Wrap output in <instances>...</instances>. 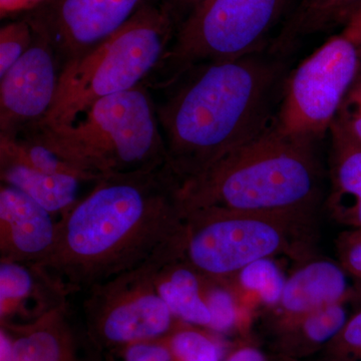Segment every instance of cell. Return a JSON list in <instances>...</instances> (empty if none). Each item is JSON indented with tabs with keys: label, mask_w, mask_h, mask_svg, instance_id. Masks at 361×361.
<instances>
[{
	"label": "cell",
	"mask_w": 361,
	"mask_h": 361,
	"mask_svg": "<svg viewBox=\"0 0 361 361\" xmlns=\"http://www.w3.org/2000/svg\"><path fill=\"white\" fill-rule=\"evenodd\" d=\"M179 189L167 165L97 180L61 215L51 254L30 266L66 299L182 245L185 216Z\"/></svg>",
	"instance_id": "6da1fadb"
},
{
	"label": "cell",
	"mask_w": 361,
	"mask_h": 361,
	"mask_svg": "<svg viewBox=\"0 0 361 361\" xmlns=\"http://www.w3.org/2000/svg\"><path fill=\"white\" fill-rule=\"evenodd\" d=\"M285 59L266 49L202 63L161 90L157 116L180 185L272 127L288 78Z\"/></svg>",
	"instance_id": "7a4b0ae2"
},
{
	"label": "cell",
	"mask_w": 361,
	"mask_h": 361,
	"mask_svg": "<svg viewBox=\"0 0 361 361\" xmlns=\"http://www.w3.org/2000/svg\"><path fill=\"white\" fill-rule=\"evenodd\" d=\"M315 142L274 127L180 185L183 212H230L314 217L322 195Z\"/></svg>",
	"instance_id": "3957f363"
},
{
	"label": "cell",
	"mask_w": 361,
	"mask_h": 361,
	"mask_svg": "<svg viewBox=\"0 0 361 361\" xmlns=\"http://www.w3.org/2000/svg\"><path fill=\"white\" fill-rule=\"evenodd\" d=\"M151 92L141 85L94 102L71 125L40 123L18 134L42 142L92 183L156 170L167 165V153Z\"/></svg>",
	"instance_id": "277c9868"
},
{
	"label": "cell",
	"mask_w": 361,
	"mask_h": 361,
	"mask_svg": "<svg viewBox=\"0 0 361 361\" xmlns=\"http://www.w3.org/2000/svg\"><path fill=\"white\" fill-rule=\"evenodd\" d=\"M176 32L161 4L142 9L109 39L63 66L56 99L42 123L71 125L94 102L144 85Z\"/></svg>",
	"instance_id": "5b68a950"
},
{
	"label": "cell",
	"mask_w": 361,
	"mask_h": 361,
	"mask_svg": "<svg viewBox=\"0 0 361 361\" xmlns=\"http://www.w3.org/2000/svg\"><path fill=\"white\" fill-rule=\"evenodd\" d=\"M183 259L201 277L234 278L264 258L303 257L312 242L313 218L201 209L184 213Z\"/></svg>",
	"instance_id": "8992f818"
},
{
	"label": "cell",
	"mask_w": 361,
	"mask_h": 361,
	"mask_svg": "<svg viewBox=\"0 0 361 361\" xmlns=\"http://www.w3.org/2000/svg\"><path fill=\"white\" fill-rule=\"evenodd\" d=\"M291 1L207 0L178 27L160 65L144 85L164 90L195 66L266 51L271 32L284 21Z\"/></svg>",
	"instance_id": "52a82bcc"
},
{
	"label": "cell",
	"mask_w": 361,
	"mask_h": 361,
	"mask_svg": "<svg viewBox=\"0 0 361 361\" xmlns=\"http://www.w3.org/2000/svg\"><path fill=\"white\" fill-rule=\"evenodd\" d=\"M361 71V44L348 32L330 37L287 78L273 127L317 142L329 132Z\"/></svg>",
	"instance_id": "ba28073f"
},
{
	"label": "cell",
	"mask_w": 361,
	"mask_h": 361,
	"mask_svg": "<svg viewBox=\"0 0 361 361\" xmlns=\"http://www.w3.org/2000/svg\"><path fill=\"white\" fill-rule=\"evenodd\" d=\"M182 255V246L172 247L85 292L82 307L97 336L108 343L126 344L169 331L175 316L159 295L156 276L161 266Z\"/></svg>",
	"instance_id": "9c48e42d"
},
{
	"label": "cell",
	"mask_w": 361,
	"mask_h": 361,
	"mask_svg": "<svg viewBox=\"0 0 361 361\" xmlns=\"http://www.w3.org/2000/svg\"><path fill=\"white\" fill-rule=\"evenodd\" d=\"M161 0H45L23 16L56 52L61 68Z\"/></svg>",
	"instance_id": "30bf717a"
},
{
	"label": "cell",
	"mask_w": 361,
	"mask_h": 361,
	"mask_svg": "<svg viewBox=\"0 0 361 361\" xmlns=\"http://www.w3.org/2000/svg\"><path fill=\"white\" fill-rule=\"evenodd\" d=\"M27 51L0 80V135L44 122L58 94L61 66L49 40L35 32Z\"/></svg>",
	"instance_id": "8fae6325"
},
{
	"label": "cell",
	"mask_w": 361,
	"mask_h": 361,
	"mask_svg": "<svg viewBox=\"0 0 361 361\" xmlns=\"http://www.w3.org/2000/svg\"><path fill=\"white\" fill-rule=\"evenodd\" d=\"M58 222L30 197L8 185L0 188V261L37 265L51 254Z\"/></svg>",
	"instance_id": "7c38bea8"
},
{
	"label": "cell",
	"mask_w": 361,
	"mask_h": 361,
	"mask_svg": "<svg viewBox=\"0 0 361 361\" xmlns=\"http://www.w3.org/2000/svg\"><path fill=\"white\" fill-rule=\"evenodd\" d=\"M353 298H356V292L339 263L329 259L308 261L287 278L280 302L274 308L275 324Z\"/></svg>",
	"instance_id": "4fadbf2b"
},
{
	"label": "cell",
	"mask_w": 361,
	"mask_h": 361,
	"mask_svg": "<svg viewBox=\"0 0 361 361\" xmlns=\"http://www.w3.org/2000/svg\"><path fill=\"white\" fill-rule=\"evenodd\" d=\"M361 13V0H292L268 51L286 58L308 37L346 28Z\"/></svg>",
	"instance_id": "5bb4252c"
},
{
	"label": "cell",
	"mask_w": 361,
	"mask_h": 361,
	"mask_svg": "<svg viewBox=\"0 0 361 361\" xmlns=\"http://www.w3.org/2000/svg\"><path fill=\"white\" fill-rule=\"evenodd\" d=\"M329 133L331 189L327 207L337 222L361 229V146L336 118Z\"/></svg>",
	"instance_id": "9a60e30c"
},
{
	"label": "cell",
	"mask_w": 361,
	"mask_h": 361,
	"mask_svg": "<svg viewBox=\"0 0 361 361\" xmlns=\"http://www.w3.org/2000/svg\"><path fill=\"white\" fill-rule=\"evenodd\" d=\"M68 303L59 301L37 319L20 326L13 341V361H75L68 325Z\"/></svg>",
	"instance_id": "2e32d148"
},
{
	"label": "cell",
	"mask_w": 361,
	"mask_h": 361,
	"mask_svg": "<svg viewBox=\"0 0 361 361\" xmlns=\"http://www.w3.org/2000/svg\"><path fill=\"white\" fill-rule=\"evenodd\" d=\"M348 301L330 304L288 322L276 323L279 355L294 360L326 348L343 329L349 318Z\"/></svg>",
	"instance_id": "e0dca14e"
},
{
	"label": "cell",
	"mask_w": 361,
	"mask_h": 361,
	"mask_svg": "<svg viewBox=\"0 0 361 361\" xmlns=\"http://www.w3.org/2000/svg\"><path fill=\"white\" fill-rule=\"evenodd\" d=\"M200 277L183 257H178L161 266L157 273L156 287L175 317L190 324L209 327L211 313Z\"/></svg>",
	"instance_id": "ac0fdd59"
},
{
	"label": "cell",
	"mask_w": 361,
	"mask_h": 361,
	"mask_svg": "<svg viewBox=\"0 0 361 361\" xmlns=\"http://www.w3.org/2000/svg\"><path fill=\"white\" fill-rule=\"evenodd\" d=\"M0 176L2 184L23 192L52 215L70 210L80 200V184L87 183L75 176L49 174L6 161H0Z\"/></svg>",
	"instance_id": "d6986e66"
},
{
	"label": "cell",
	"mask_w": 361,
	"mask_h": 361,
	"mask_svg": "<svg viewBox=\"0 0 361 361\" xmlns=\"http://www.w3.org/2000/svg\"><path fill=\"white\" fill-rule=\"evenodd\" d=\"M0 161L18 164L49 174L73 175L92 183L51 149L26 134L0 135Z\"/></svg>",
	"instance_id": "ffe728a7"
},
{
	"label": "cell",
	"mask_w": 361,
	"mask_h": 361,
	"mask_svg": "<svg viewBox=\"0 0 361 361\" xmlns=\"http://www.w3.org/2000/svg\"><path fill=\"white\" fill-rule=\"evenodd\" d=\"M47 286L49 285L32 266L0 261L1 320L25 307V304L32 297L37 298L39 289Z\"/></svg>",
	"instance_id": "44dd1931"
},
{
	"label": "cell",
	"mask_w": 361,
	"mask_h": 361,
	"mask_svg": "<svg viewBox=\"0 0 361 361\" xmlns=\"http://www.w3.org/2000/svg\"><path fill=\"white\" fill-rule=\"evenodd\" d=\"M234 278L243 293L270 308L280 302L287 279L273 258L260 259L247 265Z\"/></svg>",
	"instance_id": "7402d4cb"
},
{
	"label": "cell",
	"mask_w": 361,
	"mask_h": 361,
	"mask_svg": "<svg viewBox=\"0 0 361 361\" xmlns=\"http://www.w3.org/2000/svg\"><path fill=\"white\" fill-rule=\"evenodd\" d=\"M32 26L25 18H13L0 30V78L27 51L33 42Z\"/></svg>",
	"instance_id": "603a6c76"
},
{
	"label": "cell",
	"mask_w": 361,
	"mask_h": 361,
	"mask_svg": "<svg viewBox=\"0 0 361 361\" xmlns=\"http://www.w3.org/2000/svg\"><path fill=\"white\" fill-rule=\"evenodd\" d=\"M171 353L177 361H220L219 346L196 330H180L171 341Z\"/></svg>",
	"instance_id": "cb8c5ba5"
},
{
	"label": "cell",
	"mask_w": 361,
	"mask_h": 361,
	"mask_svg": "<svg viewBox=\"0 0 361 361\" xmlns=\"http://www.w3.org/2000/svg\"><path fill=\"white\" fill-rule=\"evenodd\" d=\"M204 297L211 313L209 329L218 332L230 331L238 324V300L230 289L222 285L210 287L204 291Z\"/></svg>",
	"instance_id": "d4e9b609"
},
{
	"label": "cell",
	"mask_w": 361,
	"mask_h": 361,
	"mask_svg": "<svg viewBox=\"0 0 361 361\" xmlns=\"http://www.w3.org/2000/svg\"><path fill=\"white\" fill-rule=\"evenodd\" d=\"M323 351L326 361H361V307Z\"/></svg>",
	"instance_id": "484cf974"
},
{
	"label": "cell",
	"mask_w": 361,
	"mask_h": 361,
	"mask_svg": "<svg viewBox=\"0 0 361 361\" xmlns=\"http://www.w3.org/2000/svg\"><path fill=\"white\" fill-rule=\"evenodd\" d=\"M339 264L348 276L357 282L356 295L361 296V229H349L342 233L336 241Z\"/></svg>",
	"instance_id": "4316f807"
},
{
	"label": "cell",
	"mask_w": 361,
	"mask_h": 361,
	"mask_svg": "<svg viewBox=\"0 0 361 361\" xmlns=\"http://www.w3.org/2000/svg\"><path fill=\"white\" fill-rule=\"evenodd\" d=\"M127 361H172L171 350L156 344L137 343L128 348Z\"/></svg>",
	"instance_id": "83f0119b"
},
{
	"label": "cell",
	"mask_w": 361,
	"mask_h": 361,
	"mask_svg": "<svg viewBox=\"0 0 361 361\" xmlns=\"http://www.w3.org/2000/svg\"><path fill=\"white\" fill-rule=\"evenodd\" d=\"M205 1L207 0H161L160 4L174 20L178 30L188 16Z\"/></svg>",
	"instance_id": "f1b7e54d"
},
{
	"label": "cell",
	"mask_w": 361,
	"mask_h": 361,
	"mask_svg": "<svg viewBox=\"0 0 361 361\" xmlns=\"http://www.w3.org/2000/svg\"><path fill=\"white\" fill-rule=\"evenodd\" d=\"M44 1L45 0H0V18L2 20L21 18L35 11Z\"/></svg>",
	"instance_id": "f546056e"
},
{
	"label": "cell",
	"mask_w": 361,
	"mask_h": 361,
	"mask_svg": "<svg viewBox=\"0 0 361 361\" xmlns=\"http://www.w3.org/2000/svg\"><path fill=\"white\" fill-rule=\"evenodd\" d=\"M358 114H361V71L346 94L337 116H350Z\"/></svg>",
	"instance_id": "4dcf8cb0"
},
{
	"label": "cell",
	"mask_w": 361,
	"mask_h": 361,
	"mask_svg": "<svg viewBox=\"0 0 361 361\" xmlns=\"http://www.w3.org/2000/svg\"><path fill=\"white\" fill-rule=\"evenodd\" d=\"M226 361H268L262 351L254 346H243L236 349Z\"/></svg>",
	"instance_id": "1f68e13d"
},
{
	"label": "cell",
	"mask_w": 361,
	"mask_h": 361,
	"mask_svg": "<svg viewBox=\"0 0 361 361\" xmlns=\"http://www.w3.org/2000/svg\"><path fill=\"white\" fill-rule=\"evenodd\" d=\"M336 118L361 146V114L350 116H337Z\"/></svg>",
	"instance_id": "d6a6232c"
},
{
	"label": "cell",
	"mask_w": 361,
	"mask_h": 361,
	"mask_svg": "<svg viewBox=\"0 0 361 361\" xmlns=\"http://www.w3.org/2000/svg\"><path fill=\"white\" fill-rule=\"evenodd\" d=\"M344 30L361 44V13Z\"/></svg>",
	"instance_id": "836d02e7"
},
{
	"label": "cell",
	"mask_w": 361,
	"mask_h": 361,
	"mask_svg": "<svg viewBox=\"0 0 361 361\" xmlns=\"http://www.w3.org/2000/svg\"><path fill=\"white\" fill-rule=\"evenodd\" d=\"M277 361H307V360H294V358L286 357V356H283V355H279V357H278ZM325 361H326V360H325Z\"/></svg>",
	"instance_id": "e575fe53"
}]
</instances>
